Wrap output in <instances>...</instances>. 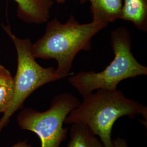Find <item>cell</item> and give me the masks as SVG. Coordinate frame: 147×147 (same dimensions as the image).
<instances>
[{"mask_svg": "<svg viewBox=\"0 0 147 147\" xmlns=\"http://www.w3.org/2000/svg\"><path fill=\"white\" fill-rule=\"evenodd\" d=\"M108 25L92 21L80 24L70 15L62 23L57 18L47 22L42 37L32 45L34 57L55 59L57 63L56 71L62 79L70 75L74 61L81 51H90L92 39Z\"/></svg>", "mask_w": 147, "mask_h": 147, "instance_id": "cell-1", "label": "cell"}, {"mask_svg": "<svg viewBox=\"0 0 147 147\" xmlns=\"http://www.w3.org/2000/svg\"><path fill=\"white\" fill-rule=\"evenodd\" d=\"M71 111L64 124H80L89 127L98 137L104 147H112V130L117 120L142 115L147 121L146 106L127 98L119 89H100L85 96Z\"/></svg>", "mask_w": 147, "mask_h": 147, "instance_id": "cell-2", "label": "cell"}, {"mask_svg": "<svg viewBox=\"0 0 147 147\" xmlns=\"http://www.w3.org/2000/svg\"><path fill=\"white\" fill-rule=\"evenodd\" d=\"M114 58L100 72L82 71L69 77L68 81L82 97L98 89L115 90L122 81L147 75V67L140 63L131 51V36L125 27L111 32Z\"/></svg>", "mask_w": 147, "mask_h": 147, "instance_id": "cell-3", "label": "cell"}, {"mask_svg": "<svg viewBox=\"0 0 147 147\" xmlns=\"http://www.w3.org/2000/svg\"><path fill=\"white\" fill-rule=\"evenodd\" d=\"M3 28L16 48L17 69L14 78V93L10 107L0 119V133L7 126L11 117L22 107L25 100L39 88L62 78L56 68H45L36 61L32 53V42L28 38H20L13 33L8 25Z\"/></svg>", "mask_w": 147, "mask_h": 147, "instance_id": "cell-4", "label": "cell"}, {"mask_svg": "<svg viewBox=\"0 0 147 147\" xmlns=\"http://www.w3.org/2000/svg\"><path fill=\"white\" fill-rule=\"evenodd\" d=\"M80 102L72 93L63 92L53 98L47 110H22L17 117V123L22 130L33 132L39 137L40 147H60L68 134V129L63 127L64 121Z\"/></svg>", "mask_w": 147, "mask_h": 147, "instance_id": "cell-5", "label": "cell"}, {"mask_svg": "<svg viewBox=\"0 0 147 147\" xmlns=\"http://www.w3.org/2000/svg\"><path fill=\"white\" fill-rule=\"evenodd\" d=\"M17 4V16L28 24L40 25L49 21L53 0H13Z\"/></svg>", "mask_w": 147, "mask_h": 147, "instance_id": "cell-6", "label": "cell"}, {"mask_svg": "<svg viewBox=\"0 0 147 147\" xmlns=\"http://www.w3.org/2000/svg\"><path fill=\"white\" fill-rule=\"evenodd\" d=\"M90 3L92 21L109 25L120 19L123 0H92Z\"/></svg>", "mask_w": 147, "mask_h": 147, "instance_id": "cell-7", "label": "cell"}, {"mask_svg": "<svg viewBox=\"0 0 147 147\" xmlns=\"http://www.w3.org/2000/svg\"><path fill=\"white\" fill-rule=\"evenodd\" d=\"M120 20L129 21L137 30L147 31V0H123Z\"/></svg>", "mask_w": 147, "mask_h": 147, "instance_id": "cell-8", "label": "cell"}, {"mask_svg": "<svg viewBox=\"0 0 147 147\" xmlns=\"http://www.w3.org/2000/svg\"><path fill=\"white\" fill-rule=\"evenodd\" d=\"M69 134L68 147H104L99 138L84 125L71 124Z\"/></svg>", "mask_w": 147, "mask_h": 147, "instance_id": "cell-9", "label": "cell"}, {"mask_svg": "<svg viewBox=\"0 0 147 147\" xmlns=\"http://www.w3.org/2000/svg\"><path fill=\"white\" fill-rule=\"evenodd\" d=\"M14 93V78L9 70L0 64V113L10 107Z\"/></svg>", "mask_w": 147, "mask_h": 147, "instance_id": "cell-10", "label": "cell"}, {"mask_svg": "<svg viewBox=\"0 0 147 147\" xmlns=\"http://www.w3.org/2000/svg\"><path fill=\"white\" fill-rule=\"evenodd\" d=\"M112 147H129V146L125 138L117 137L114 140H112Z\"/></svg>", "mask_w": 147, "mask_h": 147, "instance_id": "cell-11", "label": "cell"}, {"mask_svg": "<svg viewBox=\"0 0 147 147\" xmlns=\"http://www.w3.org/2000/svg\"><path fill=\"white\" fill-rule=\"evenodd\" d=\"M11 147H33L30 144H29L27 140L23 141L17 142L14 145Z\"/></svg>", "mask_w": 147, "mask_h": 147, "instance_id": "cell-12", "label": "cell"}, {"mask_svg": "<svg viewBox=\"0 0 147 147\" xmlns=\"http://www.w3.org/2000/svg\"><path fill=\"white\" fill-rule=\"evenodd\" d=\"M55 1L59 3H64L67 0H55Z\"/></svg>", "mask_w": 147, "mask_h": 147, "instance_id": "cell-13", "label": "cell"}, {"mask_svg": "<svg viewBox=\"0 0 147 147\" xmlns=\"http://www.w3.org/2000/svg\"><path fill=\"white\" fill-rule=\"evenodd\" d=\"M81 1V2H82V3H84L85 2H86L87 1H89L90 2H91L92 0H80Z\"/></svg>", "mask_w": 147, "mask_h": 147, "instance_id": "cell-14", "label": "cell"}, {"mask_svg": "<svg viewBox=\"0 0 147 147\" xmlns=\"http://www.w3.org/2000/svg\"><path fill=\"white\" fill-rule=\"evenodd\" d=\"M0 56H1V50H0Z\"/></svg>", "mask_w": 147, "mask_h": 147, "instance_id": "cell-15", "label": "cell"}]
</instances>
